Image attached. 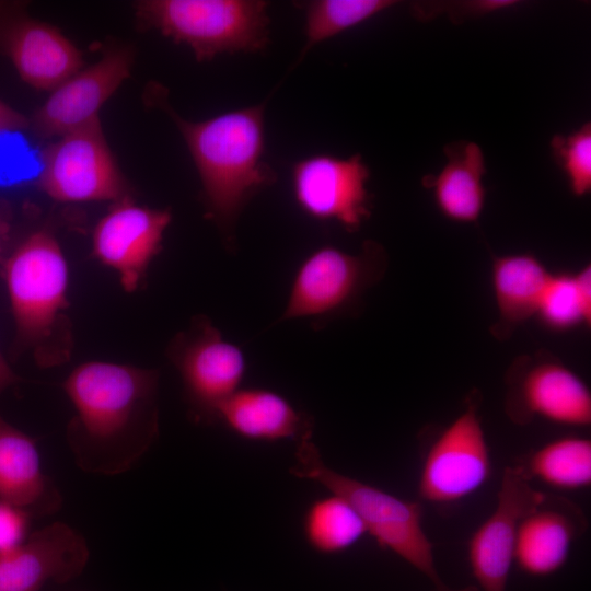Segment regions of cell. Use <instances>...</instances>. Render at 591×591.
Instances as JSON below:
<instances>
[{"mask_svg": "<svg viewBox=\"0 0 591 591\" xmlns=\"http://www.w3.org/2000/svg\"><path fill=\"white\" fill-rule=\"evenodd\" d=\"M443 154L445 163L439 173L424 176L421 184L432 192L436 206L445 218L475 223L486 200L483 149L474 141L459 140L445 144Z\"/></svg>", "mask_w": 591, "mask_h": 591, "instance_id": "obj_19", "label": "cell"}, {"mask_svg": "<svg viewBox=\"0 0 591 591\" xmlns=\"http://www.w3.org/2000/svg\"><path fill=\"white\" fill-rule=\"evenodd\" d=\"M169 357L181 375L193 417L217 422L220 407L241 389L246 373L241 347L224 338L209 318L197 316L172 339Z\"/></svg>", "mask_w": 591, "mask_h": 591, "instance_id": "obj_7", "label": "cell"}, {"mask_svg": "<svg viewBox=\"0 0 591 591\" xmlns=\"http://www.w3.org/2000/svg\"><path fill=\"white\" fill-rule=\"evenodd\" d=\"M178 128L196 166L207 217L227 244H235V228L244 208L277 181L264 160L266 101L193 121L177 115L159 97Z\"/></svg>", "mask_w": 591, "mask_h": 591, "instance_id": "obj_2", "label": "cell"}, {"mask_svg": "<svg viewBox=\"0 0 591 591\" xmlns=\"http://www.w3.org/2000/svg\"><path fill=\"white\" fill-rule=\"evenodd\" d=\"M521 1L518 0H422L412 2L409 12L420 22L447 16L451 23L461 24L514 8Z\"/></svg>", "mask_w": 591, "mask_h": 591, "instance_id": "obj_27", "label": "cell"}, {"mask_svg": "<svg viewBox=\"0 0 591 591\" xmlns=\"http://www.w3.org/2000/svg\"><path fill=\"white\" fill-rule=\"evenodd\" d=\"M268 2L263 0H143L139 21L177 44L198 62L220 54L257 53L269 42Z\"/></svg>", "mask_w": 591, "mask_h": 591, "instance_id": "obj_5", "label": "cell"}, {"mask_svg": "<svg viewBox=\"0 0 591 591\" xmlns=\"http://www.w3.org/2000/svg\"><path fill=\"white\" fill-rule=\"evenodd\" d=\"M3 277L18 338L33 348L40 366L67 361L69 271L55 236L44 230L27 236L8 258Z\"/></svg>", "mask_w": 591, "mask_h": 591, "instance_id": "obj_3", "label": "cell"}, {"mask_svg": "<svg viewBox=\"0 0 591 591\" xmlns=\"http://www.w3.org/2000/svg\"><path fill=\"white\" fill-rule=\"evenodd\" d=\"M549 147L571 194L588 195L591 192V123L586 121L567 135L553 136Z\"/></svg>", "mask_w": 591, "mask_h": 591, "instance_id": "obj_26", "label": "cell"}, {"mask_svg": "<svg viewBox=\"0 0 591 591\" xmlns=\"http://www.w3.org/2000/svg\"><path fill=\"white\" fill-rule=\"evenodd\" d=\"M551 274L533 254L518 253L494 257L491 285L497 320L491 325L490 333L496 339H509L522 324L536 315Z\"/></svg>", "mask_w": 591, "mask_h": 591, "instance_id": "obj_21", "label": "cell"}, {"mask_svg": "<svg viewBox=\"0 0 591 591\" xmlns=\"http://www.w3.org/2000/svg\"><path fill=\"white\" fill-rule=\"evenodd\" d=\"M218 422L251 441L296 443L313 438V418L280 393L264 387H241L219 409Z\"/></svg>", "mask_w": 591, "mask_h": 591, "instance_id": "obj_17", "label": "cell"}, {"mask_svg": "<svg viewBox=\"0 0 591 591\" xmlns=\"http://www.w3.org/2000/svg\"><path fill=\"white\" fill-rule=\"evenodd\" d=\"M0 499L31 517L59 508L61 497L43 473L35 442L0 415Z\"/></svg>", "mask_w": 591, "mask_h": 591, "instance_id": "obj_20", "label": "cell"}, {"mask_svg": "<svg viewBox=\"0 0 591 591\" xmlns=\"http://www.w3.org/2000/svg\"><path fill=\"white\" fill-rule=\"evenodd\" d=\"M524 475L561 490H578L591 484V441L568 436L533 451L520 465Z\"/></svg>", "mask_w": 591, "mask_h": 591, "instance_id": "obj_22", "label": "cell"}, {"mask_svg": "<svg viewBox=\"0 0 591 591\" xmlns=\"http://www.w3.org/2000/svg\"><path fill=\"white\" fill-rule=\"evenodd\" d=\"M171 221L169 209L141 206L125 197L113 202L94 227L93 254L118 275L125 291L132 292L161 251Z\"/></svg>", "mask_w": 591, "mask_h": 591, "instance_id": "obj_13", "label": "cell"}, {"mask_svg": "<svg viewBox=\"0 0 591 591\" xmlns=\"http://www.w3.org/2000/svg\"><path fill=\"white\" fill-rule=\"evenodd\" d=\"M30 517L25 510L0 499V553L25 540Z\"/></svg>", "mask_w": 591, "mask_h": 591, "instance_id": "obj_28", "label": "cell"}, {"mask_svg": "<svg viewBox=\"0 0 591 591\" xmlns=\"http://www.w3.org/2000/svg\"><path fill=\"white\" fill-rule=\"evenodd\" d=\"M0 53L37 90L53 91L83 68L82 53L57 27L12 5H0Z\"/></svg>", "mask_w": 591, "mask_h": 591, "instance_id": "obj_15", "label": "cell"}, {"mask_svg": "<svg viewBox=\"0 0 591 591\" xmlns=\"http://www.w3.org/2000/svg\"><path fill=\"white\" fill-rule=\"evenodd\" d=\"M545 499L520 465L505 468L496 508L468 542L472 572L483 591H506L519 524Z\"/></svg>", "mask_w": 591, "mask_h": 591, "instance_id": "obj_12", "label": "cell"}, {"mask_svg": "<svg viewBox=\"0 0 591 591\" xmlns=\"http://www.w3.org/2000/svg\"><path fill=\"white\" fill-rule=\"evenodd\" d=\"M302 528L310 547L323 555L346 552L368 534L357 511L344 498L332 493L308 507Z\"/></svg>", "mask_w": 591, "mask_h": 591, "instance_id": "obj_23", "label": "cell"}, {"mask_svg": "<svg viewBox=\"0 0 591 591\" xmlns=\"http://www.w3.org/2000/svg\"><path fill=\"white\" fill-rule=\"evenodd\" d=\"M397 3L395 0H308L294 2V5L304 15L305 43L298 62L314 46L372 19Z\"/></svg>", "mask_w": 591, "mask_h": 591, "instance_id": "obj_25", "label": "cell"}, {"mask_svg": "<svg viewBox=\"0 0 591 591\" xmlns=\"http://www.w3.org/2000/svg\"><path fill=\"white\" fill-rule=\"evenodd\" d=\"M294 461L289 473L317 483L344 498L362 519L367 533L421 572L436 591H480L476 587L453 589L441 578L434 564L432 544L422 526L418 502L402 499L381 488L344 475L329 467L308 438L296 443Z\"/></svg>", "mask_w": 591, "mask_h": 591, "instance_id": "obj_4", "label": "cell"}, {"mask_svg": "<svg viewBox=\"0 0 591 591\" xmlns=\"http://www.w3.org/2000/svg\"><path fill=\"white\" fill-rule=\"evenodd\" d=\"M134 56L130 47H111L50 91L30 120L35 134L59 138L99 119L101 107L130 76Z\"/></svg>", "mask_w": 591, "mask_h": 591, "instance_id": "obj_14", "label": "cell"}, {"mask_svg": "<svg viewBox=\"0 0 591 591\" xmlns=\"http://www.w3.org/2000/svg\"><path fill=\"white\" fill-rule=\"evenodd\" d=\"M546 328L567 332L591 323V267L552 273L535 315Z\"/></svg>", "mask_w": 591, "mask_h": 591, "instance_id": "obj_24", "label": "cell"}, {"mask_svg": "<svg viewBox=\"0 0 591 591\" xmlns=\"http://www.w3.org/2000/svg\"><path fill=\"white\" fill-rule=\"evenodd\" d=\"M369 179L370 169L358 153L348 158L314 153L291 167L292 194L299 209L314 220L337 222L350 233L371 216Z\"/></svg>", "mask_w": 591, "mask_h": 591, "instance_id": "obj_10", "label": "cell"}, {"mask_svg": "<svg viewBox=\"0 0 591 591\" xmlns=\"http://www.w3.org/2000/svg\"><path fill=\"white\" fill-rule=\"evenodd\" d=\"M30 127V120L0 99V135L14 134Z\"/></svg>", "mask_w": 591, "mask_h": 591, "instance_id": "obj_29", "label": "cell"}, {"mask_svg": "<svg viewBox=\"0 0 591 591\" xmlns=\"http://www.w3.org/2000/svg\"><path fill=\"white\" fill-rule=\"evenodd\" d=\"M387 253L364 241L349 253L333 245L312 251L299 265L279 322L305 320L315 328L358 311L366 292L387 268Z\"/></svg>", "mask_w": 591, "mask_h": 591, "instance_id": "obj_6", "label": "cell"}, {"mask_svg": "<svg viewBox=\"0 0 591 591\" xmlns=\"http://www.w3.org/2000/svg\"><path fill=\"white\" fill-rule=\"evenodd\" d=\"M491 459L475 394L429 449L419 476L421 499L452 503L474 494L491 475Z\"/></svg>", "mask_w": 591, "mask_h": 591, "instance_id": "obj_11", "label": "cell"}, {"mask_svg": "<svg viewBox=\"0 0 591 591\" xmlns=\"http://www.w3.org/2000/svg\"><path fill=\"white\" fill-rule=\"evenodd\" d=\"M159 373L89 361L63 382L74 416L66 431L77 466L100 476L131 470L159 436Z\"/></svg>", "mask_w": 591, "mask_h": 591, "instance_id": "obj_1", "label": "cell"}, {"mask_svg": "<svg viewBox=\"0 0 591 591\" xmlns=\"http://www.w3.org/2000/svg\"><path fill=\"white\" fill-rule=\"evenodd\" d=\"M19 381L2 354L0 352V394Z\"/></svg>", "mask_w": 591, "mask_h": 591, "instance_id": "obj_30", "label": "cell"}, {"mask_svg": "<svg viewBox=\"0 0 591 591\" xmlns=\"http://www.w3.org/2000/svg\"><path fill=\"white\" fill-rule=\"evenodd\" d=\"M1 243H2V236H1V229H0V253H1Z\"/></svg>", "mask_w": 591, "mask_h": 591, "instance_id": "obj_31", "label": "cell"}, {"mask_svg": "<svg viewBox=\"0 0 591 591\" xmlns=\"http://www.w3.org/2000/svg\"><path fill=\"white\" fill-rule=\"evenodd\" d=\"M582 514L568 501L552 506L548 497L519 524L514 559L528 575L543 577L567 561L572 543L583 526Z\"/></svg>", "mask_w": 591, "mask_h": 591, "instance_id": "obj_18", "label": "cell"}, {"mask_svg": "<svg viewBox=\"0 0 591 591\" xmlns=\"http://www.w3.org/2000/svg\"><path fill=\"white\" fill-rule=\"evenodd\" d=\"M89 556L78 531L54 522L0 553V591H38L50 581L69 582L83 572Z\"/></svg>", "mask_w": 591, "mask_h": 591, "instance_id": "obj_16", "label": "cell"}, {"mask_svg": "<svg viewBox=\"0 0 591 591\" xmlns=\"http://www.w3.org/2000/svg\"><path fill=\"white\" fill-rule=\"evenodd\" d=\"M38 184L60 202H116L129 196L100 118L59 137L44 150Z\"/></svg>", "mask_w": 591, "mask_h": 591, "instance_id": "obj_8", "label": "cell"}, {"mask_svg": "<svg viewBox=\"0 0 591 591\" xmlns=\"http://www.w3.org/2000/svg\"><path fill=\"white\" fill-rule=\"evenodd\" d=\"M506 413L515 424L540 417L586 427L591 424V393L559 358L540 350L518 357L507 372Z\"/></svg>", "mask_w": 591, "mask_h": 591, "instance_id": "obj_9", "label": "cell"}]
</instances>
